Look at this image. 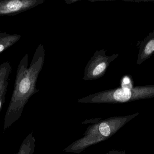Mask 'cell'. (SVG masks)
<instances>
[{
    "instance_id": "10",
    "label": "cell",
    "mask_w": 154,
    "mask_h": 154,
    "mask_svg": "<svg viewBox=\"0 0 154 154\" xmlns=\"http://www.w3.org/2000/svg\"><path fill=\"white\" fill-rule=\"evenodd\" d=\"M7 91H4L0 95V111L1 110L2 107L4 105V103L5 101V99H6V94L7 93Z\"/></svg>"
},
{
    "instance_id": "4",
    "label": "cell",
    "mask_w": 154,
    "mask_h": 154,
    "mask_svg": "<svg viewBox=\"0 0 154 154\" xmlns=\"http://www.w3.org/2000/svg\"><path fill=\"white\" fill-rule=\"evenodd\" d=\"M21 35L17 34L0 32V54L8 49L19 41Z\"/></svg>"
},
{
    "instance_id": "8",
    "label": "cell",
    "mask_w": 154,
    "mask_h": 154,
    "mask_svg": "<svg viewBox=\"0 0 154 154\" xmlns=\"http://www.w3.org/2000/svg\"><path fill=\"white\" fill-rule=\"evenodd\" d=\"M106 67V64L104 63H102L97 66L96 68L94 70L93 72V75L94 76L99 75V74L102 72Z\"/></svg>"
},
{
    "instance_id": "7",
    "label": "cell",
    "mask_w": 154,
    "mask_h": 154,
    "mask_svg": "<svg viewBox=\"0 0 154 154\" xmlns=\"http://www.w3.org/2000/svg\"><path fill=\"white\" fill-rule=\"evenodd\" d=\"M100 132L102 135L105 137L109 136L110 133V129L108 124L105 123H102L100 125Z\"/></svg>"
},
{
    "instance_id": "2",
    "label": "cell",
    "mask_w": 154,
    "mask_h": 154,
    "mask_svg": "<svg viewBox=\"0 0 154 154\" xmlns=\"http://www.w3.org/2000/svg\"><path fill=\"white\" fill-rule=\"evenodd\" d=\"M44 2L45 0H0V17L15 16Z\"/></svg>"
},
{
    "instance_id": "5",
    "label": "cell",
    "mask_w": 154,
    "mask_h": 154,
    "mask_svg": "<svg viewBox=\"0 0 154 154\" xmlns=\"http://www.w3.org/2000/svg\"><path fill=\"white\" fill-rule=\"evenodd\" d=\"M35 141L32 132L29 133L22 142L18 152L15 154H33Z\"/></svg>"
},
{
    "instance_id": "3",
    "label": "cell",
    "mask_w": 154,
    "mask_h": 154,
    "mask_svg": "<svg viewBox=\"0 0 154 154\" xmlns=\"http://www.w3.org/2000/svg\"><path fill=\"white\" fill-rule=\"evenodd\" d=\"M12 69V66L8 62L3 63L0 65V95L7 91Z\"/></svg>"
},
{
    "instance_id": "9",
    "label": "cell",
    "mask_w": 154,
    "mask_h": 154,
    "mask_svg": "<svg viewBox=\"0 0 154 154\" xmlns=\"http://www.w3.org/2000/svg\"><path fill=\"white\" fill-rule=\"evenodd\" d=\"M154 50V40L153 39L149 41L146 46L145 49V53L146 55L151 54Z\"/></svg>"
},
{
    "instance_id": "1",
    "label": "cell",
    "mask_w": 154,
    "mask_h": 154,
    "mask_svg": "<svg viewBox=\"0 0 154 154\" xmlns=\"http://www.w3.org/2000/svg\"><path fill=\"white\" fill-rule=\"evenodd\" d=\"M28 57L26 54L17 69L14 90L4 119V131L20 119L30 97L39 91L36 84L45 62L43 45L39 44L38 46L29 68Z\"/></svg>"
},
{
    "instance_id": "11",
    "label": "cell",
    "mask_w": 154,
    "mask_h": 154,
    "mask_svg": "<svg viewBox=\"0 0 154 154\" xmlns=\"http://www.w3.org/2000/svg\"><path fill=\"white\" fill-rule=\"evenodd\" d=\"M130 80L128 78V77H126L124 78L123 79V83H122V85H127L129 83Z\"/></svg>"
},
{
    "instance_id": "6",
    "label": "cell",
    "mask_w": 154,
    "mask_h": 154,
    "mask_svg": "<svg viewBox=\"0 0 154 154\" xmlns=\"http://www.w3.org/2000/svg\"><path fill=\"white\" fill-rule=\"evenodd\" d=\"M131 96V92L128 88H122L118 89L114 92L113 96L116 100L120 102H126L128 100Z\"/></svg>"
}]
</instances>
